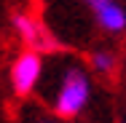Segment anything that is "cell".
Here are the masks:
<instances>
[{"instance_id":"cell-1","label":"cell","mask_w":126,"mask_h":123,"mask_svg":"<svg viewBox=\"0 0 126 123\" xmlns=\"http://www.w3.org/2000/svg\"><path fill=\"white\" fill-rule=\"evenodd\" d=\"M89 94H91V80L83 67H67L64 78L56 88V96H54V112L59 118H75L78 112L89 104Z\"/></svg>"},{"instance_id":"cell-2","label":"cell","mask_w":126,"mask_h":123,"mask_svg":"<svg viewBox=\"0 0 126 123\" xmlns=\"http://www.w3.org/2000/svg\"><path fill=\"white\" fill-rule=\"evenodd\" d=\"M40 72H43L40 54L32 51V48L22 51V54L14 59V64H11V88H14V94H16V96H27V94L38 86Z\"/></svg>"},{"instance_id":"cell-3","label":"cell","mask_w":126,"mask_h":123,"mask_svg":"<svg viewBox=\"0 0 126 123\" xmlns=\"http://www.w3.org/2000/svg\"><path fill=\"white\" fill-rule=\"evenodd\" d=\"M89 5H91V11H94V16H97V22H99L102 29L121 32L126 27V11H124L121 3H115V0H94Z\"/></svg>"},{"instance_id":"cell-4","label":"cell","mask_w":126,"mask_h":123,"mask_svg":"<svg viewBox=\"0 0 126 123\" xmlns=\"http://www.w3.org/2000/svg\"><path fill=\"white\" fill-rule=\"evenodd\" d=\"M14 27H16L19 38L24 40L30 48H40V46L46 43L43 35H40V24H38L32 16H27V14H14Z\"/></svg>"},{"instance_id":"cell-5","label":"cell","mask_w":126,"mask_h":123,"mask_svg":"<svg viewBox=\"0 0 126 123\" xmlns=\"http://www.w3.org/2000/svg\"><path fill=\"white\" fill-rule=\"evenodd\" d=\"M91 67H94V72H113L115 70V54H110V51H94L91 54Z\"/></svg>"},{"instance_id":"cell-6","label":"cell","mask_w":126,"mask_h":123,"mask_svg":"<svg viewBox=\"0 0 126 123\" xmlns=\"http://www.w3.org/2000/svg\"><path fill=\"white\" fill-rule=\"evenodd\" d=\"M40 123H54V121H40Z\"/></svg>"},{"instance_id":"cell-7","label":"cell","mask_w":126,"mask_h":123,"mask_svg":"<svg viewBox=\"0 0 126 123\" xmlns=\"http://www.w3.org/2000/svg\"><path fill=\"white\" fill-rule=\"evenodd\" d=\"M86 3H94V0H86Z\"/></svg>"}]
</instances>
